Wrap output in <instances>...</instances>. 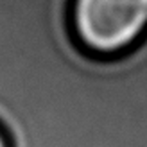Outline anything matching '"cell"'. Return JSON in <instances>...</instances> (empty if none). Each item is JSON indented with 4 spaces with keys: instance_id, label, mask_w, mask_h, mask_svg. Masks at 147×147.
<instances>
[{
    "instance_id": "obj_1",
    "label": "cell",
    "mask_w": 147,
    "mask_h": 147,
    "mask_svg": "<svg viewBox=\"0 0 147 147\" xmlns=\"http://www.w3.org/2000/svg\"><path fill=\"white\" fill-rule=\"evenodd\" d=\"M70 24L88 54L115 57L147 32V0H72Z\"/></svg>"
},
{
    "instance_id": "obj_2",
    "label": "cell",
    "mask_w": 147,
    "mask_h": 147,
    "mask_svg": "<svg viewBox=\"0 0 147 147\" xmlns=\"http://www.w3.org/2000/svg\"><path fill=\"white\" fill-rule=\"evenodd\" d=\"M109 67H111V61H109ZM111 104H113V74H111V100H109V106H108V113H106V119L109 117V111H111ZM106 119H104V124H108V120H106ZM104 124H102V127H100V131H99V133H102V131L106 129V126H104Z\"/></svg>"
},
{
    "instance_id": "obj_3",
    "label": "cell",
    "mask_w": 147,
    "mask_h": 147,
    "mask_svg": "<svg viewBox=\"0 0 147 147\" xmlns=\"http://www.w3.org/2000/svg\"><path fill=\"white\" fill-rule=\"evenodd\" d=\"M0 147H9V144H7V138L4 136L2 131H0Z\"/></svg>"
}]
</instances>
